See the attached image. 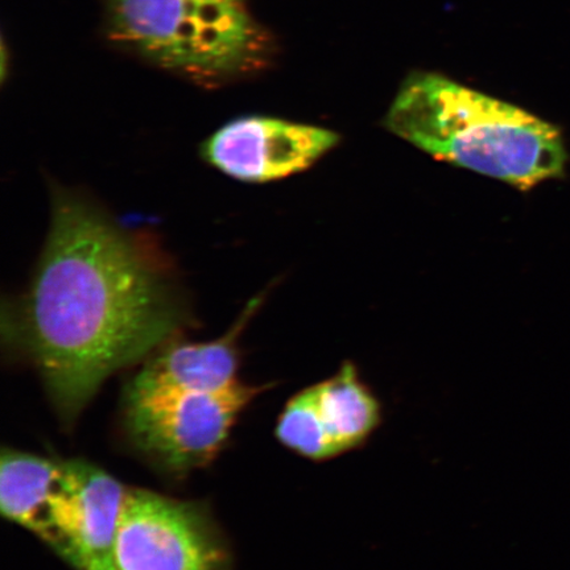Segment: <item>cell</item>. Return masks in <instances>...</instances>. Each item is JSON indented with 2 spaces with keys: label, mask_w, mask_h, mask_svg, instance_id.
Listing matches in <instances>:
<instances>
[{
  "label": "cell",
  "mask_w": 570,
  "mask_h": 570,
  "mask_svg": "<svg viewBox=\"0 0 570 570\" xmlns=\"http://www.w3.org/2000/svg\"><path fill=\"white\" fill-rule=\"evenodd\" d=\"M189 317L158 247L85 196L55 189L45 248L30 285L3 308L2 336L69 428L111 375L176 338Z\"/></svg>",
  "instance_id": "6da1fadb"
},
{
  "label": "cell",
  "mask_w": 570,
  "mask_h": 570,
  "mask_svg": "<svg viewBox=\"0 0 570 570\" xmlns=\"http://www.w3.org/2000/svg\"><path fill=\"white\" fill-rule=\"evenodd\" d=\"M384 126L433 158L523 191L566 174L558 127L444 76H411Z\"/></svg>",
  "instance_id": "7a4b0ae2"
},
{
  "label": "cell",
  "mask_w": 570,
  "mask_h": 570,
  "mask_svg": "<svg viewBox=\"0 0 570 570\" xmlns=\"http://www.w3.org/2000/svg\"><path fill=\"white\" fill-rule=\"evenodd\" d=\"M109 19L114 39L196 81L252 73L269 56L245 0H110Z\"/></svg>",
  "instance_id": "3957f363"
},
{
  "label": "cell",
  "mask_w": 570,
  "mask_h": 570,
  "mask_svg": "<svg viewBox=\"0 0 570 570\" xmlns=\"http://www.w3.org/2000/svg\"><path fill=\"white\" fill-rule=\"evenodd\" d=\"M266 390L239 382L212 394L124 403V431L149 465L169 475H187L217 458L240 412Z\"/></svg>",
  "instance_id": "277c9868"
},
{
  "label": "cell",
  "mask_w": 570,
  "mask_h": 570,
  "mask_svg": "<svg viewBox=\"0 0 570 570\" xmlns=\"http://www.w3.org/2000/svg\"><path fill=\"white\" fill-rule=\"evenodd\" d=\"M116 570H234V558L209 505L130 488Z\"/></svg>",
  "instance_id": "5b68a950"
},
{
  "label": "cell",
  "mask_w": 570,
  "mask_h": 570,
  "mask_svg": "<svg viewBox=\"0 0 570 570\" xmlns=\"http://www.w3.org/2000/svg\"><path fill=\"white\" fill-rule=\"evenodd\" d=\"M384 422L380 396L353 362L292 396L277 417L275 436L291 452L326 462L360 451Z\"/></svg>",
  "instance_id": "8992f818"
},
{
  "label": "cell",
  "mask_w": 570,
  "mask_h": 570,
  "mask_svg": "<svg viewBox=\"0 0 570 570\" xmlns=\"http://www.w3.org/2000/svg\"><path fill=\"white\" fill-rule=\"evenodd\" d=\"M338 141L326 128L248 116L218 128L203 142L202 156L234 180L265 184L303 173Z\"/></svg>",
  "instance_id": "52a82bcc"
},
{
  "label": "cell",
  "mask_w": 570,
  "mask_h": 570,
  "mask_svg": "<svg viewBox=\"0 0 570 570\" xmlns=\"http://www.w3.org/2000/svg\"><path fill=\"white\" fill-rule=\"evenodd\" d=\"M258 303L247 305L223 337L208 342L168 341L148 356L127 384L124 403L212 394L235 386L239 383V337Z\"/></svg>",
  "instance_id": "ba28073f"
},
{
  "label": "cell",
  "mask_w": 570,
  "mask_h": 570,
  "mask_svg": "<svg viewBox=\"0 0 570 570\" xmlns=\"http://www.w3.org/2000/svg\"><path fill=\"white\" fill-rule=\"evenodd\" d=\"M70 469L57 556L75 570H116L120 517L130 488L85 460H70Z\"/></svg>",
  "instance_id": "9c48e42d"
},
{
  "label": "cell",
  "mask_w": 570,
  "mask_h": 570,
  "mask_svg": "<svg viewBox=\"0 0 570 570\" xmlns=\"http://www.w3.org/2000/svg\"><path fill=\"white\" fill-rule=\"evenodd\" d=\"M70 484V460L3 448L0 460V511L55 552L57 522Z\"/></svg>",
  "instance_id": "30bf717a"
}]
</instances>
